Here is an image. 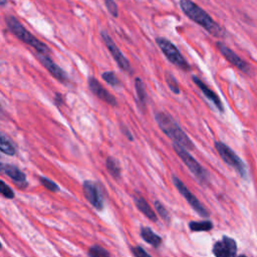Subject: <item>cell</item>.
Wrapping results in <instances>:
<instances>
[{
    "instance_id": "6da1fadb",
    "label": "cell",
    "mask_w": 257,
    "mask_h": 257,
    "mask_svg": "<svg viewBox=\"0 0 257 257\" xmlns=\"http://www.w3.org/2000/svg\"><path fill=\"white\" fill-rule=\"evenodd\" d=\"M180 8L194 22L203 27L214 37H225V30L214 19L192 0H180Z\"/></svg>"
},
{
    "instance_id": "7a4b0ae2",
    "label": "cell",
    "mask_w": 257,
    "mask_h": 257,
    "mask_svg": "<svg viewBox=\"0 0 257 257\" xmlns=\"http://www.w3.org/2000/svg\"><path fill=\"white\" fill-rule=\"evenodd\" d=\"M155 118L162 132L171 140H173L175 144L185 148L186 150L194 149L193 142L184 133V131L179 126V124L170 114H168L167 112L160 111L156 113Z\"/></svg>"
},
{
    "instance_id": "3957f363",
    "label": "cell",
    "mask_w": 257,
    "mask_h": 257,
    "mask_svg": "<svg viewBox=\"0 0 257 257\" xmlns=\"http://www.w3.org/2000/svg\"><path fill=\"white\" fill-rule=\"evenodd\" d=\"M6 24L9 30L21 41L32 46L39 54H47L49 48L40 40H38L33 34H31L19 21L13 16H6Z\"/></svg>"
},
{
    "instance_id": "277c9868",
    "label": "cell",
    "mask_w": 257,
    "mask_h": 257,
    "mask_svg": "<svg viewBox=\"0 0 257 257\" xmlns=\"http://www.w3.org/2000/svg\"><path fill=\"white\" fill-rule=\"evenodd\" d=\"M156 42L170 62L185 71H188L190 69L189 63L186 61V59L175 46V44H173L170 40L164 37H157Z\"/></svg>"
},
{
    "instance_id": "5b68a950",
    "label": "cell",
    "mask_w": 257,
    "mask_h": 257,
    "mask_svg": "<svg viewBox=\"0 0 257 257\" xmlns=\"http://www.w3.org/2000/svg\"><path fill=\"white\" fill-rule=\"evenodd\" d=\"M215 148L219 154V156L222 158V160L232 168H234L240 175L241 177L245 178L246 177V167L242 160L234 153L232 149H230L227 145L221 142H216L215 143Z\"/></svg>"
},
{
    "instance_id": "8992f818",
    "label": "cell",
    "mask_w": 257,
    "mask_h": 257,
    "mask_svg": "<svg viewBox=\"0 0 257 257\" xmlns=\"http://www.w3.org/2000/svg\"><path fill=\"white\" fill-rule=\"evenodd\" d=\"M173 149L175 150L177 155L180 157V159L184 162V164L187 166V168L192 172V174L201 183H204L207 180V175L205 170L202 168V166L189 154V152L185 148L174 143Z\"/></svg>"
},
{
    "instance_id": "52a82bcc",
    "label": "cell",
    "mask_w": 257,
    "mask_h": 257,
    "mask_svg": "<svg viewBox=\"0 0 257 257\" xmlns=\"http://www.w3.org/2000/svg\"><path fill=\"white\" fill-rule=\"evenodd\" d=\"M101 38L106 46V48L109 50L111 56L113 57V59L115 60V62L117 63V65L119 66V68L122 71L125 72H132V67H131V63L128 62V60L125 58V56L121 53V51L119 50V48L116 46V44L114 43V41L110 38V36L105 32V31H101L100 33Z\"/></svg>"
},
{
    "instance_id": "ba28073f",
    "label": "cell",
    "mask_w": 257,
    "mask_h": 257,
    "mask_svg": "<svg viewBox=\"0 0 257 257\" xmlns=\"http://www.w3.org/2000/svg\"><path fill=\"white\" fill-rule=\"evenodd\" d=\"M173 182L176 188L179 190L180 194L187 200V202L192 206V208L202 217H208V212L206 208L200 203V201L189 191V189L185 186V184L178 179L176 176H173Z\"/></svg>"
},
{
    "instance_id": "9c48e42d",
    "label": "cell",
    "mask_w": 257,
    "mask_h": 257,
    "mask_svg": "<svg viewBox=\"0 0 257 257\" xmlns=\"http://www.w3.org/2000/svg\"><path fill=\"white\" fill-rule=\"evenodd\" d=\"M217 48L219 49L220 53L234 66H236L239 70H241L244 73H250V66L249 64L244 61L242 58H240L231 48L226 46L224 43L218 41L217 42Z\"/></svg>"
},
{
    "instance_id": "30bf717a",
    "label": "cell",
    "mask_w": 257,
    "mask_h": 257,
    "mask_svg": "<svg viewBox=\"0 0 257 257\" xmlns=\"http://www.w3.org/2000/svg\"><path fill=\"white\" fill-rule=\"evenodd\" d=\"M237 251V245L234 239L230 237H223L222 240L216 242L213 246V253L215 257H234Z\"/></svg>"
},
{
    "instance_id": "8fae6325",
    "label": "cell",
    "mask_w": 257,
    "mask_h": 257,
    "mask_svg": "<svg viewBox=\"0 0 257 257\" xmlns=\"http://www.w3.org/2000/svg\"><path fill=\"white\" fill-rule=\"evenodd\" d=\"M83 192L87 201L97 210H101L103 207V201L98 187L91 181H85L83 183Z\"/></svg>"
},
{
    "instance_id": "7c38bea8",
    "label": "cell",
    "mask_w": 257,
    "mask_h": 257,
    "mask_svg": "<svg viewBox=\"0 0 257 257\" xmlns=\"http://www.w3.org/2000/svg\"><path fill=\"white\" fill-rule=\"evenodd\" d=\"M88 87H89V89L92 91V93L94 95H96L99 99H101L102 101L106 102L107 104L112 105V106H115L117 104L116 98L111 93H109L100 84V82L97 79H95L94 77H89L88 78Z\"/></svg>"
},
{
    "instance_id": "4fadbf2b",
    "label": "cell",
    "mask_w": 257,
    "mask_h": 257,
    "mask_svg": "<svg viewBox=\"0 0 257 257\" xmlns=\"http://www.w3.org/2000/svg\"><path fill=\"white\" fill-rule=\"evenodd\" d=\"M38 59L53 77H55L56 79H58L59 81H62V82L67 80L66 73L57 64H55L50 59V57H48L47 54H39L38 53Z\"/></svg>"
},
{
    "instance_id": "5bb4252c",
    "label": "cell",
    "mask_w": 257,
    "mask_h": 257,
    "mask_svg": "<svg viewBox=\"0 0 257 257\" xmlns=\"http://www.w3.org/2000/svg\"><path fill=\"white\" fill-rule=\"evenodd\" d=\"M192 79H193L194 83L201 89V91L203 92V94H204L211 102H213V104H214L221 112H223V111H224V106H223V103H222L220 97L218 96V94H217L215 91H213L211 88H209L208 85L205 84V83H204L200 78H198L197 76H193Z\"/></svg>"
},
{
    "instance_id": "9a60e30c",
    "label": "cell",
    "mask_w": 257,
    "mask_h": 257,
    "mask_svg": "<svg viewBox=\"0 0 257 257\" xmlns=\"http://www.w3.org/2000/svg\"><path fill=\"white\" fill-rule=\"evenodd\" d=\"M0 172L10 177L13 181L22 183L25 181V175L15 166L9 164L0 163Z\"/></svg>"
},
{
    "instance_id": "2e32d148",
    "label": "cell",
    "mask_w": 257,
    "mask_h": 257,
    "mask_svg": "<svg viewBox=\"0 0 257 257\" xmlns=\"http://www.w3.org/2000/svg\"><path fill=\"white\" fill-rule=\"evenodd\" d=\"M136 201V205L138 207V209L150 220L156 222L157 221V216L154 212V210L151 208V206L147 203V201L143 198V197H136L135 198Z\"/></svg>"
},
{
    "instance_id": "e0dca14e",
    "label": "cell",
    "mask_w": 257,
    "mask_h": 257,
    "mask_svg": "<svg viewBox=\"0 0 257 257\" xmlns=\"http://www.w3.org/2000/svg\"><path fill=\"white\" fill-rule=\"evenodd\" d=\"M141 236L147 243L151 244L154 247H159L160 244L162 243L161 237L159 235L155 234L153 232V230L149 227H143L141 229Z\"/></svg>"
},
{
    "instance_id": "ac0fdd59",
    "label": "cell",
    "mask_w": 257,
    "mask_h": 257,
    "mask_svg": "<svg viewBox=\"0 0 257 257\" xmlns=\"http://www.w3.org/2000/svg\"><path fill=\"white\" fill-rule=\"evenodd\" d=\"M135 87H136V91H137V95H138V100H139L140 104L142 105V107L144 108L146 106L147 93H146V89L144 86V82L140 77L135 78Z\"/></svg>"
},
{
    "instance_id": "d6986e66",
    "label": "cell",
    "mask_w": 257,
    "mask_h": 257,
    "mask_svg": "<svg viewBox=\"0 0 257 257\" xmlns=\"http://www.w3.org/2000/svg\"><path fill=\"white\" fill-rule=\"evenodd\" d=\"M0 151L9 156H13L15 154V148L13 144L2 133H0Z\"/></svg>"
},
{
    "instance_id": "ffe728a7",
    "label": "cell",
    "mask_w": 257,
    "mask_h": 257,
    "mask_svg": "<svg viewBox=\"0 0 257 257\" xmlns=\"http://www.w3.org/2000/svg\"><path fill=\"white\" fill-rule=\"evenodd\" d=\"M106 169L108 171V173L113 177V178H118L120 175V168L118 166V163L116 162V160H114L111 157H108L106 159Z\"/></svg>"
},
{
    "instance_id": "44dd1931",
    "label": "cell",
    "mask_w": 257,
    "mask_h": 257,
    "mask_svg": "<svg viewBox=\"0 0 257 257\" xmlns=\"http://www.w3.org/2000/svg\"><path fill=\"white\" fill-rule=\"evenodd\" d=\"M189 227L192 231H209L213 228V224L211 221H199V222H191Z\"/></svg>"
},
{
    "instance_id": "7402d4cb",
    "label": "cell",
    "mask_w": 257,
    "mask_h": 257,
    "mask_svg": "<svg viewBox=\"0 0 257 257\" xmlns=\"http://www.w3.org/2000/svg\"><path fill=\"white\" fill-rule=\"evenodd\" d=\"M101 76H102V79L106 83H108L109 85H111L113 87H119L121 85V83L118 80V78L116 77L115 73L112 72V71H105L101 74Z\"/></svg>"
},
{
    "instance_id": "603a6c76",
    "label": "cell",
    "mask_w": 257,
    "mask_h": 257,
    "mask_svg": "<svg viewBox=\"0 0 257 257\" xmlns=\"http://www.w3.org/2000/svg\"><path fill=\"white\" fill-rule=\"evenodd\" d=\"M89 257H109L108 252L98 245H94L88 250Z\"/></svg>"
},
{
    "instance_id": "cb8c5ba5",
    "label": "cell",
    "mask_w": 257,
    "mask_h": 257,
    "mask_svg": "<svg viewBox=\"0 0 257 257\" xmlns=\"http://www.w3.org/2000/svg\"><path fill=\"white\" fill-rule=\"evenodd\" d=\"M166 81H167V84L168 86L170 87V89L176 93V94H179L180 93V87H179V84L175 78V76L171 73H167L166 74Z\"/></svg>"
},
{
    "instance_id": "d4e9b609",
    "label": "cell",
    "mask_w": 257,
    "mask_h": 257,
    "mask_svg": "<svg viewBox=\"0 0 257 257\" xmlns=\"http://www.w3.org/2000/svg\"><path fill=\"white\" fill-rule=\"evenodd\" d=\"M155 208L158 212V214L160 215V217H162L163 220L169 222L170 221V215H169V212L167 211V209L162 205L161 202L159 201H155Z\"/></svg>"
},
{
    "instance_id": "484cf974",
    "label": "cell",
    "mask_w": 257,
    "mask_h": 257,
    "mask_svg": "<svg viewBox=\"0 0 257 257\" xmlns=\"http://www.w3.org/2000/svg\"><path fill=\"white\" fill-rule=\"evenodd\" d=\"M0 194L6 198L12 199L14 197V193L10 187H8L3 181L0 180Z\"/></svg>"
},
{
    "instance_id": "4316f807",
    "label": "cell",
    "mask_w": 257,
    "mask_h": 257,
    "mask_svg": "<svg viewBox=\"0 0 257 257\" xmlns=\"http://www.w3.org/2000/svg\"><path fill=\"white\" fill-rule=\"evenodd\" d=\"M105 6L108 10V12L113 16V17H117L118 16V8L117 5L115 4L114 0H104Z\"/></svg>"
},
{
    "instance_id": "83f0119b",
    "label": "cell",
    "mask_w": 257,
    "mask_h": 257,
    "mask_svg": "<svg viewBox=\"0 0 257 257\" xmlns=\"http://www.w3.org/2000/svg\"><path fill=\"white\" fill-rule=\"evenodd\" d=\"M39 180H40V182L42 183V185H43L46 189H48L49 191L55 192V191L58 189V188H57V185H56L54 182H52V181H50L49 179H47V178L40 177Z\"/></svg>"
},
{
    "instance_id": "f1b7e54d",
    "label": "cell",
    "mask_w": 257,
    "mask_h": 257,
    "mask_svg": "<svg viewBox=\"0 0 257 257\" xmlns=\"http://www.w3.org/2000/svg\"><path fill=\"white\" fill-rule=\"evenodd\" d=\"M133 253L135 254L136 257H152L150 254H148L142 247L137 246L133 248Z\"/></svg>"
},
{
    "instance_id": "f546056e",
    "label": "cell",
    "mask_w": 257,
    "mask_h": 257,
    "mask_svg": "<svg viewBox=\"0 0 257 257\" xmlns=\"http://www.w3.org/2000/svg\"><path fill=\"white\" fill-rule=\"evenodd\" d=\"M121 131H122L123 135H124V136H125V137H126L128 140H130V141H133V140H134V137H133V135L131 134V132H130V131H128V130H127L125 126L123 127V125H122V126H121Z\"/></svg>"
},
{
    "instance_id": "4dcf8cb0",
    "label": "cell",
    "mask_w": 257,
    "mask_h": 257,
    "mask_svg": "<svg viewBox=\"0 0 257 257\" xmlns=\"http://www.w3.org/2000/svg\"><path fill=\"white\" fill-rule=\"evenodd\" d=\"M61 102H62V97H61V95H60L59 93H56V94H55V103H56L57 105H59Z\"/></svg>"
},
{
    "instance_id": "1f68e13d",
    "label": "cell",
    "mask_w": 257,
    "mask_h": 257,
    "mask_svg": "<svg viewBox=\"0 0 257 257\" xmlns=\"http://www.w3.org/2000/svg\"><path fill=\"white\" fill-rule=\"evenodd\" d=\"M6 2H7V0H0V5L3 6V5L6 4Z\"/></svg>"
},
{
    "instance_id": "d6a6232c",
    "label": "cell",
    "mask_w": 257,
    "mask_h": 257,
    "mask_svg": "<svg viewBox=\"0 0 257 257\" xmlns=\"http://www.w3.org/2000/svg\"><path fill=\"white\" fill-rule=\"evenodd\" d=\"M234 257H236V256H234ZM237 257H246V256H244V255H240V256H237Z\"/></svg>"
},
{
    "instance_id": "836d02e7",
    "label": "cell",
    "mask_w": 257,
    "mask_h": 257,
    "mask_svg": "<svg viewBox=\"0 0 257 257\" xmlns=\"http://www.w3.org/2000/svg\"><path fill=\"white\" fill-rule=\"evenodd\" d=\"M0 248H1V243H0Z\"/></svg>"
}]
</instances>
